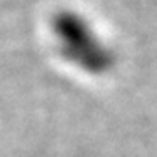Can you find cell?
<instances>
[{"instance_id": "obj_1", "label": "cell", "mask_w": 157, "mask_h": 157, "mask_svg": "<svg viewBox=\"0 0 157 157\" xmlns=\"http://www.w3.org/2000/svg\"><path fill=\"white\" fill-rule=\"evenodd\" d=\"M48 32L57 55L78 72L102 77L114 69V48L85 13L74 9L59 10L50 18Z\"/></svg>"}]
</instances>
